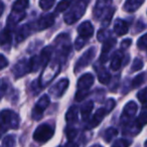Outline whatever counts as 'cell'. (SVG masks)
Returning <instances> with one entry per match:
<instances>
[{"label": "cell", "mask_w": 147, "mask_h": 147, "mask_svg": "<svg viewBox=\"0 0 147 147\" xmlns=\"http://www.w3.org/2000/svg\"><path fill=\"white\" fill-rule=\"evenodd\" d=\"M19 117L11 110H3L0 113V137L9 129H17Z\"/></svg>", "instance_id": "1"}, {"label": "cell", "mask_w": 147, "mask_h": 147, "mask_svg": "<svg viewBox=\"0 0 147 147\" xmlns=\"http://www.w3.org/2000/svg\"><path fill=\"white\" fill-rule=\"evenodd\" d=\"M74 6L69 8L67 13L65 14L63 20L67 24H73L74 22H76L78 19L82 17V15L85 13L86 10V6L88 2H84V1H79L77 3H73Z\"/></svg>", "instance_id": "2"}, {"label": "cell", "mask_w": 147, "mask_h": 147, "mask_svg": "<svg viewBox=\"0 0 147 147\" xmlns=\"http://www.w3.org/2000/svg\"><path fill=\"white\" fill-rule=\"evenodd\" d=\"M94 83V76L92 74H85L78 81V92L76 94V100L81 102L84 98H86L88 94V90Z\"/></svg>", "instance_id": "3"}, {"label": "cell", "mask_w": 147, "mask_h": 147, "mask_svg": "<svg viewBox=\"0 0 147 147\" xmlns=\"http://www.w3.org/2000/svg\"><path fill=\"white\" fill-rule=\"evenodd\" d=\"M53 133H55V129L49 124L45 123V124L39 125L35 129L33 133V139L39 143H45L53 136Z\"/></svg>", "instance_id": "4"}, {"label": "cell", "mask_w": 147, "mask_h": 147, "mask_svg": "<svg viewBox=\"0 0 147 147\" xmlns=\"http://www.w3.org/2000/svg\"><path fill=\"white\" fill-rule=\"evenodd\" d=\"M108 105H109V107L107 106L106 108H101V109H99V110L97 111L96 113H95L94 116H93V118H92V120H91L90 124L88 125V128L89 129L97 127L101 123V121H102L103 119L105 118V116H106L107 114H109V112H110V111L112 110V109L114 108V106H115L114 100H110V101H109V104Z\"/></svg>", "instance_id": "5"}, {"label": "cell", "mask_w": 147, "mask_h": 147, "mask_svg": "<svg viewBox=\"0 0 147 147\" xmlns=\"http://www.w3.org/2000/svg\"><path fill=\"white\" fill-rule=\"evenodd\" d=\"M49 102H51V101H49V98L47 95H43V96L37 101L36 105H35V107L32 110V118L34 119V120H38V119H40L41 117H42L43 111L49 107Z\"/></svg>", "instance_id": "6"}, {"label": "cell", "mask_w": 147, "mask_h": 147, "mask_svg": "<svg viewBox=\"0 0 147 147\" xmlns=\"http://www.w3.org/2000/svg\"><path fill=\"white\" fill-rule=\"evenodd\" d=\"M95 55H96V49H95V47L89 49L78 61V63H77V65H76V67H75V71H80V69H82L83 67H87V65L92 61V59H94Z\"/></svg>", "instance_id": "7"}, {"label": "cell", "mask_w": 147, "mask_h": 147, "mask_svg": "<svg viewBox=\"0 0 147 147\" xmlns=\"http://www.w3.org/2000/svg\"><path fill=\"white\" fill-rule=\"evenodd\" d=\"M137 112V105L135 102H128L125 105L124 109H123L122 116H121V120L125 124L130 123V119L134 117V115Z\"/></svg>", "instance_id": "8"}, {"label": "cell", "mask_w": 147, "mask_h": 147, "mask_svg": "<svg viewBox=\"0 0 147 147\" xmlns=\"http://www.w3.org/2000/svg\"><path fill=\"white\" fill-rule=\"evenodd\" d=\"M55 22V16L53 14H47L41 16L38 20L36 21L34 25V29L36 30H42V29H47L49 26L53 24Z\"/></svg>", "instance_id": "9"}, {"label": "cell", "mask_w": 147, "mask_h": 147, "mask_svg": "<svg viewBox=\"0 0 147 147\" xmlns=\"http://www.w3.org/2000/svg\"><path fill=\"white\" fill-rule=\"evenodd\" d=\"M78 32L80 37L83 39L90 38L94 33V26L91 24L90 21H85L78 27Z\"/></svg>", "instance_id": "10"}, {"label": "cell", "mask_w": 147, "mask_h": 147, "mask_svg": "<svg viewBox=\"0 0 147 147\" xmlns=\"http://www.w3.org/2000/svg\"><path fill=\"white\" fill-rule=\"evenodd\" d=\"M28 71H30L29 63L27 61H25V59L18 61L13 67V73H14L15 78H20V77L24 76L25 74H27Z\"/></svg>", "instance_id": "11"}, {"label": "cell", "mask_w": 147, "mask_h": 147, "mask_svg": "<svg viewBox=\"0 0 147 147\" xmlns=\"http://www.w3.org/2000/svg\"><path fill=\"white\" fill-rule=\"evenodd\" d=\"M67 86H69V80L67 79H63L53 87V89L51 90V93L57 98L61 97L63 95V93L65 92V90H67Z\"/></svg>", "instance_id": "12"}, {"label": "cell", "mask_w": 147, "mask_h": 147, "mask_svg": "<svg viewBox=\"0 0 147 147\" xmlns=\"http://www.w3.org/2000/svg\"><path fill=\"white\" fill-rule=\"evenodd\" d=\"M11 42H12V36H11L10 30L7 28L3 29L0 32V47L5 51H7L10 47Z\"/></svg>", "instance_id": "13"}, {"label": "cell", "mask_w": 147, "mask_h": 147, "mask_svg": "<svg viewBox=\"0 0 147 147\" xmlns=\"http://www.w3.org/2000/svg\"><path fill=\"white\" fill-rule=\"evenodd\" d=\"M115 43H116V39L115 38H109V39H107V40L104 41V43H103V47H102V55H101V57H100L101 63H105V61H107V59H108L109 51H110V49L114 47Z\"/></svg>", "instance_id": "14"}, {"label": "cell", "mask_w": 147, "mask_h": 147, "mask_svg": "<svg viewBox=\"0 0 147 147\" xmlns=\"http://www.w3.org/2000/svg\"><path fill=\"white\" fill-rule=\"evenodd\" d=\"M123 57L124 55L122 53V51H118L114 53L112 57V61H111V69L113 71H118L119 69L122 65V61H123Z\"/></svg>", "instance_id": "15"}, {"label": "cell", "mask_w": 147, "mask_h": 147, "mask_svg": "<svg viewBox=\"0 0 147 147\" xmlns=\"http://www.w3.org/2000/svg\"><path fill=\"white\" fill-rule=\"evenodd\" d=\"M128 28L129 27H128L127 22L124 20H122V19H118V20H116V22H115L114 30L118 35L126 34V33L128 32Z\"/></svg>", "instance_id": "16"}, {"label": "cell", "mask_w": 147, "mask_h": 147, "mask_svg": "<svg viewBox=\"0 0 147 147\" xmlns=\"http://www.w3.org/2000/svg\"><path fill=\"white\" fill-rule=\"evenodd\" d=\"M31 28H32V26H31L30 24H25V25H23V26H21L20 29H19L18 32H17V34H16L17 41L20 42V41H22L23 39L26 38V37L30 34Z\"/></svg>", "instance_id": "17"}, {"label": "cell", "mask_w": 147, "mask_h": 147, "mask_svg": "<svg viewBox=\"0 0 147 147\" xmlns=\"http://www.w3.org/2000/svg\"><path fill=\"white\" fill-rule=\"evenodd\" d=\"M25 17V12H18V11H13L10 13L8 17V20H7V23L8 25H14L16 23H18L20 20H22Z\"/></svg>", "instance_id": "18"}, {"label": "cell", "mask_w": 147, "mask_h": 147, "mask_svg": "<svg viewBox=\"0 0 147 147\" xmlns=\"http://www.w3.org/2000/svg\"><path fill=\"white\" fill-rule=\"evenodd\" d=\"M143 4V1H138V0H128L124 4V10L127 12H133L137 10L141 5Z\"/></svg>", "instance_id": "19"}, {"label": "cell", "mask_w": 147, "mask_h": 147, "mask_svg": "<svg viewBox=\"0 0 147 147\" xmlns=\"http://www.w3.org/2000/svg\"><path fill=\"white\" fill-rule=\"evenodd\" d=\"M94 108V103L92 101H88L87 103H85L84 106L81 109V114H82V118L84 121L88 120V118L90 117L91 113H92V110Z\"/></svg>", "instance_id": "20"}, {"label": "cell", "mask_w": 147, "mask_h": 147, "mask_svg": "<svg viewBox=\"0 0 147 147\" xmlns=\"http://www.w3.org/2000/svg\"><path fill=\"white\" fill-rule=\"evenodd\" d=\"M65 119H67V122H69V124L77 122V120H78V108L76 106H71L69 109L67 115H65Z\"/></svg>", "instance_id": "21"}, {"label": "cell", "mask_w": 147, "mask_h": 147, "mask_svg": "<svg viewBox=\"0 0 147 147\" xmlns=\"http://www.w3.org/2000/svg\"><path fill=\"white\" fill-rule=\"evenodd\" d=\"M51 53H53V47H47L42 49L40 55H39V59H40V61H41V65H45L49 63L51 57Z\"/></svg>", "instance_id": "22"}, {"label": "cell", "mask_w": 147, "mask_h": 147, "mask_svg": "<svg viewBox=\"0 0 147 147\" xmlns=\"http://www.w3.org/2000/svg\"><path fill=\"white\" fill-rule=\"evenodd\" d=\"M98 71V77L99 80L102 84H108L110 82L111 75L104 69V67H100V69H97Z\"/></svg>", "instance_id": "23"}, {"label": "cell", "mask_w": 147, "mask_h": 147, "mask_svg": "<svg viewBox=\"0 0 147 147\" xmlns=\"http://www.w3.org/2000/svg\"><path fill=\"white\" fill-rule=\"evenodd\" d=\"M136 122L141 128H142V126L147 124V105L143 106L142 110H141V113H140V115H139L138 119L136 120Z\"/></svg>", "instance_id": "24"}, {"label": "cell", "mask_w": 147, "mask_h": 147, "mask_svg": "<svg viewBox=\"0 0 147 147\" xmlns=\"http://www.w3.org/2000/svg\"><path fill=\"white\" fill-rule=\"evenodd\" d=\"M28 1H23V0H20V1H16V2L13 4L12 6V10L13 11H18V12H24L25 8L28 6Z\"/></svg>", "instance_id": "25"}, {"label": "cell", "mask_w": 147, "mask_h": 147, "mask_svg": "<svg viewBox=\"0 0 147 147\" xmlns=\"http://www.w3.org/2000/svg\"><path fill=\"white\" fill-rule=\"evenodd\" d=\"M117 134H118V131H117V129L113 128V127H111V128H108L104 132V139H105V141H107V142H110V141L113 139V137H115Z\"/></svg>", "instance_id": "26"}, {"label": "cell", "mask_w": 147, "mask_h": 147, "mask_svg": "<svg viewBox=\"0 0 147 147\" xmlns=\"http://www.w3.org/2000/svg\"><path fill=\"white\" fill-rule=\"evenodd\" d=\"M145 77H146V75H145L144 73L139 74L138 76L135 77V78L133 79V81H132V88L133 89L138 88L140 85H142L143 83H144V81H145Z\"/></svg>", "instance_id": "27"}, {"label": "cell", "mask_w": 147, "mask_h": 147, "mask_svg": "<svg viewBox=\"0 0 147 147\" xmlns=\"http://www.w3.org/2000/svg\"><path fill=\"white\" fill-rule=\"evenodd\" d=\"M71 4H73V2H71V1H61L57 4V8H55V12H63V11L67 10Z\"/></svg>", "instance_id": "28"}, {"label": "cell", "mask_w": 147, "mask_h": 147, "mask_svg": "<svg viewBox=\"0 0 147 147\" xmlns=\"http://www.w3.org/2000/svg\"><path fill=\"white\" fill-rule=\"evenodd\" d=\"M15 144V139L13 135H8L6 136L2 141L3 147H13Z\"/></svg>", "instance_id": "29"}, {"label": "cell", "mask_w": 147, "mask_h": 147, "mask_svg": "<svg viewBox=\"0 0 147 147\" xmlns=\"http://www.w3.org/2000/svg\"><path fill=\"white\" fill-rule=\"evenodd\" d=\"M137 97H138V100L140 101L142 104H147V87L142 90H140V92H138L137 94Z\"/></svg>", "instance_id": "30"}, {"label": "cell", "mask_w": 147, "mask_h": 147, "mask_svg": "<svg viewBox=\"0 0 147 147\" xmlns=\"http://www.w3.org/2000/svg\"><path fill=\"white\" fill-rule=\"evenodd\" d=\"M130 144H131L130 140L122 138V139H118V140L112 145V147H129Z\"/></svg>", "instance_id": "31"}, {"label": "cell", "mask_w": 147, "mask_h": 147, "mask_svg": "<svg viewBox=\"0 0 147 147\" xmlns=\"http://www.w3.org/2000/svg\"><path fill=\"white\" fill-rule=\"evenodd\" d=\"M78 135V131L74 128H69L67 130V138L69 142H73V140L75 139V137Z\"/></svg>", "instance_id": "32"}, {"label": "cell", "mask_w": 147, "mask_h": 147, "mask_svg": "<svg viewBox=\"0 0 147 147\" xmlns=\"http://www.w3.org/2000/svg\"><path fill=\"white\" fill-rule=\"evenodd\" d=\"M143 67V61L142 59H135L134 61H133V65H132V71H140V69Z\"/></svg>", "instance_id": "33"}, {"label": "cell", "mask_w": 147, "mask_h": 147, "mask_svg": "<svg viewBox=\"0 0 147 147\" xmlns=\"http://www.w3.org/2000/svg\"><path fill=\"white\" fill-rule=\"evenodd\" d=\"M53 4H55V1H49V0H41V1H39V6L43 10L49 9Z\"/></svg>", "instance_id": "34"}, {"label": "cell", "mask_w": 147, "mask_h": 147, "mask_svg": "<svg viewBox=\"0 0 147 147\" xmlns=\"http://www.w3.org/2000/svg\"><path fill=\"white\" fill-rule=\"evenodd\" d=\"M137 45H138V47L141 49H147V34L143 35L141 38H139Z\"/></svg>", "instance_id": "35"}, {"label": "cell", "mask_w": 147, "mask_h": 147, "mask_svg": "<svg viewBox=\"0 0 147 147\" xmlns=\"http://www.w3.org/2000/svg\"><path fill=\"white\" fill-rule=\"evenodd\" d=\"M8 65V59L3 55H0V69H3Z\"/></svg>", "instance_id": "36"}, {"label": "cell", "mask_w": 147, "mask_h": 147, "mask_svg": "<svg viewBox=\"0 0 147 147\" xmlns=\"http://www.w3.org/2000/svg\"><path fill=\"white\" fill-rule=\"evenodd\" d=\"M84 45H85V39L81 38V37H79V38L76 40V43H75V45H76V49H81Z\"/></svg>", "instance_id": "37"}, {"label": "cell", "mask_w": 147, "mask_h": 147, "mask_svg": "<svg viewBox=\"0 0 147 147\" xmlns=\"http://www.w3.org/2000/svg\"><path fill=\"white\" fill-rule=\"evenodd\" d=\"M131 42H132V41H131V39H125L124 41H123L122 42V45H121V47H124V49H127V47H129V45H131Z\"/></svg>", "instance_id": "38"}, {"label": "cell", "mask_w": 147, "mask_h": 147, "mask_svg": "<svg viewBox=\"0 0 147 147\" xmlns=\"http://www.w3.org/2000/svg\"><path fill=\"white\" fill-rule=\"evenodd\" d=\"M3 11H4V4H3L1 1H0V16L2 15Z\"/></svg>", "instance_id": "39"}, {"label": "cell", "mask_w": 147, "mask_h": 147, "mask_svg": "<svg viewBox=\"0 0 147 147\" xmlns=\"http://www.w3.org/2000/svg\"><path fill=\"white\" fill-rule=\"evenodd\" d=\"M4 91H5V85L3 87L0 86V99H1V96H2V94L4 93Z\"/></svg>", "instance_id": "40"}, {"label": "cell", "mask_w": 147, "mask_h": 147, "mask_svg": "<svg viewBox=\"0 0 147 147\" xmlns=\"http://www.w3.org/2000/svg\"><path fill=\"white\" fill-rule=\"evenodd\" d=\"M67 147H78V145L77 144H74L73 142H69V144H67Z\"/></svg>", "instance_id": "41"}, {"label": "cell", "mask_w": 147, "mask_h": 147, "mask_svg": "<svg viewBox=\"0 0 147 147\" xmlns=\"http://www.w3.org/2000/svg\"><path fill=\"white\" fill-rule=\"evenodd\" d=\"M145 147H147V140H146V142H145Z\"/></svg>", "instance_id": "42"}, {"label": "cell", "mask_w": 147, "mask_h": 147, "mask_svg": "<svg viewBox=\"0 0 147 147\" xmlns=\"http://www.w3.org/2000/svg\"><path fill=\"white\" fill-rule=\"evenodd\" d=\"M94 147H101V146H98V145H96V146H94Z\"/></svg>", "instance_id": "43"}, {"label": "cell", "mask_w": 147, "mask_h": 147, "mask_svg": "<svg viewBox=\"0 0 147 147\" xmlns=\"http://www.w3.org/2000/svg\"><path fill=\"white\" fill-rule=\"evenodd\" d=\"M59 147H61V146H59Z\"/></svg>", "instance_id": "44"}]
</instances>
